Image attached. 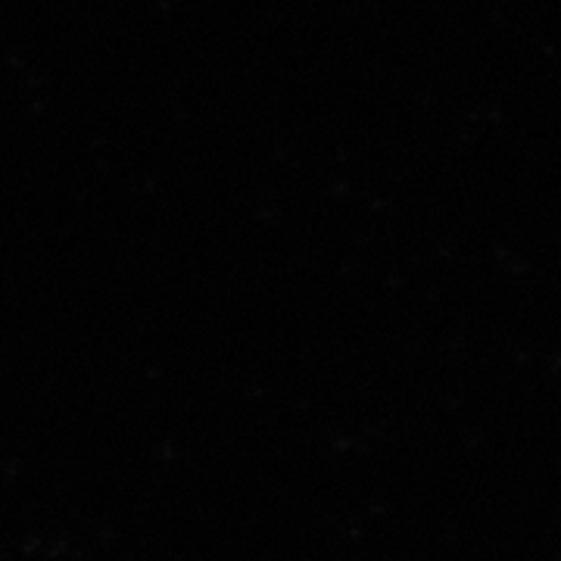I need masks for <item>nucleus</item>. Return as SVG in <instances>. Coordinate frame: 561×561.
Returning a JSON list of instances; mask_svg holds the SVG:
<instances>
[]
</instances>
